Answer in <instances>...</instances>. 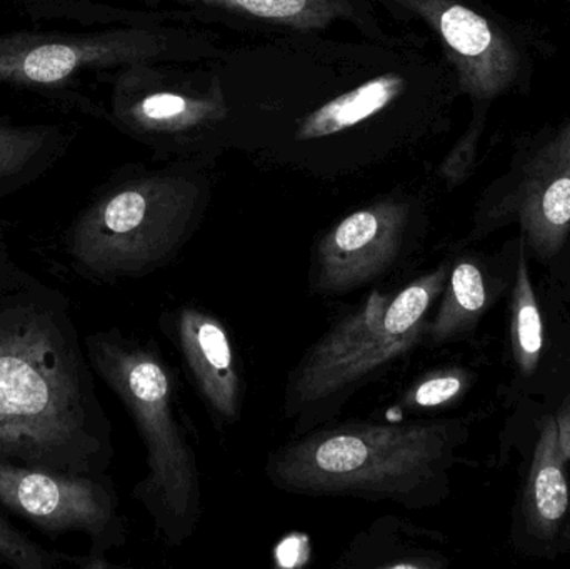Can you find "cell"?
I'll list each match as a JSON object with an SVG mask.
<instances>
[{"label": "cell", "mask_w": 570, "mask_h": 569, "mask_svg": "<svg viewBox=\"0 0 570 569\" xmlns=\"http://www.w3.org/2000/svg\"><path fill=\"white\" fill-rule=\"evenodd\" d=\"M512 223L541 259L564 247L570 234V114L515 137L508 169L482 199L474 236Z\"/></svg>", "instance_id": "8992f818"}, {"label": "cell", "mask_w": 570, "mask_h": 569, "mask_svg": "<svg viewBox=\"0 0 570 569\" xmlns=\"http://www.w3.org/2000/svg\"><path fill=\"white\" fill-rule=\"evenodd\" d=\"M472 386V374L464 367H444L415 381L394 406L399 418L419 411L439 410L461 400Z\"/></svg>", "instance_id": "9a60e30c"}, {"label": "cell", "mask_w": 570, "mask_h": 569, "mask_svg": "<svg viewBox=\"0 0 570 569\" xmlns=\"http://www.w3.org/2000/svg\"><path fill=\"white\" fill-rule=\"evenodd\" d=\"M249 12L263 17H291L304 10L307 0H236Z\"/></svg>", "instance_id": "d6986e66"}, {"label": "cell", "mask_w": 570, "mask_h": 569, "mask_svg": "<svg viewBox=\"0 0 570 569\" xmlns=\"http://www.w3.org/2000/svg\"><path fill=\"white\" fill-rule=\"evenodd\" d=\"M564 2L570 7V0H564Z\"/></svg>", "instance_id": "603a6c76"}, {"label": "cell", "mask_w": 570, "mask_h": 569, "mask_svg": "<svg viewBox=\"0 0 570 569\" xmlns=\"http://www.w3.org/2000/svg\"><path fill=\"white\" fill-rule=\"evenodd\" d=\"M159 327L179 353L214 426L224 431L239 424L247 384L226 323L206 307L180 304L160 314Z\"/></svg>", "instance_id": "9c48e42d"}, {"label": "cell", "mask_w": 570, "mask_h": 569, "mask_svg": "<svg viewBox=\"0 0 570 569\" xmlns=\"http://www.w3.org/2000/svg\"><path fill=\"white\" fill-rule=\"evenodd\" d=\"M401 87L402 79L397 76H384L371 80L365 86L325 104L317 112L312 114L302 127L301 137L311 139V137L338 133L387 106Z\"/></svg>", "instance_id": "4fadbf2b"}, {"label": "cell", "mask_w": 570, "mask_h": 569, "mask_svg": "<svg viewBox=\"0 0 570 569\" xmlns=\"http://www.w3.org/2000/svg\"><path fill=\"white\" fill-rule=\"evenodd\" d=\"M492 306V286L484 266L465 256L449 266L448 281L425 330L424 344L441 347L468 336Z\"/></svg>", "instance_id": "7c38bea8"}, {"label": "cell", "mask_w": 570, "mask_h": 569, "mask_svg": "<svg viewBox=\"0 0 570 569\" xmlns=\"http://www.w3.org/2000/svg\"><path fill=\"white\" fill-rule=\"evenodd\" d=\"M0 563L16 569H56L70 565L72 557L49 551L0 517Z\"/></svg>", "instance_id": "2e32d148"}, {"label": "cell", "mask_w": 570, "mask_h": 569, "mask_svg": "<svg viewBox=\"0 0 570 569\" xmlns=\"http://www.w3.org/2000/svg\"><path fill=\"white\" fill-rule=\"evenodd\" d=\"M194 216L183 204L126 187L86 210L63 236L70 266L94 283L142 279L179 259L193 236Z\"/></svg>", "instance_id": "5b68a950"}, {"label": "cell", "mask_w": 570, "mask_h": 569, "mask_svg": "<svg viewBox=\"0 0 570 569\" xmlns=\"http://www.w3.org/2000/svg\"><path fill=\"white\" fill-rule=\"evenodd\" d=\"M0 508L49 537L86 534L90 557L100 560L127 543L126 520L109 474L73 477L0 458Z\"/></svg>", "instance_id": "52a82bcc"}, {"label": "cell", "mask_w": 570, "mask_h": 569, "mask_svg": "<svg viewBox=\"0 0 570 569\" xmlns=\"http://www.w3.org/2000/svg\"><path fill=\"white\" fill-rule=\"evenodd\" d=\"M449 266L439 264L399 290L371 291L305 350L284 386L292 436L337 420L355 394L424 344Z\"/></svg>", "instance_id": "277c9868"}, {"label": "cell", "mask_w": 570, "mask_h": 569, "mask_svg": "<svg viewBox=\"0 0 570 569\" xmlns=\"http://www.w3.org/2000/svg\"><path fill=\"white\" fill-rule=\"evenodd\" d=\"M464 440L459 420L332 421L269 451L264 473L294 497L422 510L444 500Z\"/></svg>", "instance_id": "7a4b0ae2"}, {"label": "cell", "mask_w": 570, "mask_h": 569, "mask_svg": "<svg viewBox=\"0 0 570 569\" xmlns=\"http://www.w3.org/2000/svg\"><path fill=\"white\" fill-rule=\"evenodd\" d=\"M415 244L407 210H355L312 249L308 293L334 300L375 286L407 263Z\"/></svg>", "instance_id": "ba28073f"}, {"label": "cell", "mask_w": 570, "mask_h": 569, "mask_svg": "<svg viewBox=\"0 0 570 569\" xmlns=\"http://www.w3.org/2000/svg\"><path fill=\"white\" fill-rule=\"evenodd\" d=\"M186 110V100L173 94H159L142 102V112L150 119H167Z\"/></svg>", "instance_id": "ffe728a7"}, {"label": "cell", "mask_w": 570, "mask_h": 569, "mask_svg": "<svg viewBox=\"0 0 570 569\" xmlns=\"http://www.w3.org/2000/svg\"><path fill=\"white\" fill-rule=\"evenodd\" d=\"M556 420H558L559 443H561L562 453H564L566 460L570 461V408L562 411Z\"/></svg>", "instance_id": "44dd1931"}, {"label": "cell", "mask_w": 570, "mask_h": 569, "mask_svg": "<svg viewBox=\"0 0 570 569\" xmlns=\"http://www.w3.org/2000/svg\"><path fill=\"white\" fill-rule=\"evenodd\" d=\"M0 458L73 477H102L114 460L69 297L42 281L0 296Z\"/></svg>", "instance_id": "6da1fadb"}, {"label": "cell", "mask_w": 570, "mask_h": 569, "mask_svg": "<svg viewBox=\"0 0 570 569\" xmlns=\"http://www.w3.org/2000/svg\"><path fill=\"white\" fill-rule=\"evenodd\" d=\"M77 63L76 50L69 47H46L30 53L22 63L23 73L39 82H53L66 77Z\"/></svg>", "instance_id": "e0dca14e"}, {"label": "cell", "mask_w": 570, "mask_h": 569, "mask_svg": "<svg viewBox=\"0 0 570 569\" xmlns=\"http://www.w3.org/2000/svg\"><path fill=\"white\" fill-rule=\"evenodd\" d=\"M566 540L570 541V528L566 531Z\"/></svg>", "instance_id": "7402d4cb"}, {"label": "cell", "mask_w": 570, "mask_h": 569, "mask_svg": "<svg viewBox=\"0 0 570 569\" xmlns=\"http://www.w3.org/2000/svg\"><path fill=\"white\" fill-rule=\"evenodd\" d=\"M511 314L512 353L515 364L524 376H531L538 370L544 351V323L534 284L529 276L524 251L521 253L515 273Z\"/></svg>", "instance_id": "5bb4252c"}, {"label": "cell", "mask_w": 570, "mask_h": 569, "mask_svg": "<svg viewBox=\"0 0 570 569\" xmlns=\"http://www.w3.org/2000/svg\"><path fill=\"white\" fill-rule=\"evenodd\" d=\"M83 347L94 373L122 403L146 448L147 473L134 487V500L166 547H183L203 517V484L176 371L156 341L119 327L86 334Z\"/></svg>", "instance_id": "3957f363"}, {"label": "cell", "mask_w": 570, "mask_h": 569, "mask_svg": "<svg viewBox=\"0 0 570 569\" xmlns=\"http://www.w3.org/2000/svg\"><path fill=\"white\" fill-rule=\"evenodd\" d=\"M435 533L397 514H385L352 538L335 567L342 569H442L448 558L434 550Z\"/></svg>", "instance_id": "30bf717a"}, {"label": "cell", "mask_w": 570, "mask_h": 569, "mask_svg": "<svg viewBox=\"0 0 570 569\" xmlns=\"http://www.w3.org/2000/svg\"><path fill=\"white\" fill-rule=\"evenodd\" d=\"M566 460L559 443L558 420L548 416L541 424L534 458L524 493L525 524L539 540H552L569 511V484Z\"/></svg>", "instance_id": "8fae6325"}, {"label": "cell", "mask_w": 570, "mask_h": 569, "mask_svg": "<svg viewBox=\"0 0 570 569\" xmlns=\"http://www.w3.org/2000/svg\"><path fill=\"white\" fill-rule=\"evenodd\" d=\"M39 277L27 273L26 267L13 256L12 247L7 243L6 234L0 229V296L39 283Z\"/></svg>", "instance_id": "ac0fdd59"}]
</instances>
